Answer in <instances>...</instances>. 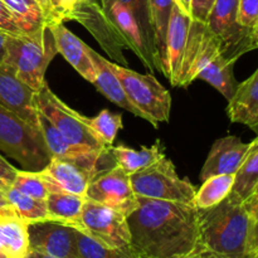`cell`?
Here are the masks:
<instances>
[{
  "label": "cell",
  "instance_id": "1",
  "mask_svg": "<svg viewBox=\"0 0 258 258\" xmlns=\"http://www.w3.org/2000/svg\"><path fill=\"white\" fill-rule=\"evenodd\" d=\"M127 217L130 247L139 258H185L199 247L194 204L138 197Z\"/></svg>",
  "mask_w": 258,
  "mask_h": 258
},
{
  "label": "cell",
  "instance_id": "2",
  "mask_svg": "<svg viewBox=\"0 0 258 258\" xmlns=\"http://www.w3.org/2000/svg\"><path fill=\"white\" fill-rule=\"evenodd\" d=\"M199 246L226 258H247L249 218L243 199L231 191L208 209H198Z\"/></svg>",
  "mask_w": 258,
  "mask_h": 258
},
{
  "label": "cell",
  "instance_id": "3",
  "mask_svg": "<svg viewBox=\"0 0 258 258\" xmlns=\"http://www.w3.org/2000/svg\"><path fill=\"white\" fill-rule=\"evenodd\" d=\"M58 53L50 24L33 34L9 35L7 39L5 64L35 92L45 83V71Z\"/></svg>",
  "mask_w": 258,
  "mask_h": 258
},
{
  "label": "cell",
  "instance_id": "4",
  "mask_svg": "<svg viewBox=\"0 0 258 258\" xmlns=\"http://www.w3.org/2000/svg\"><path fill=\"white\" fill-rule=\"evenodd\" d=\"M0 153L27 171H42L52 160L42 133L0 106Z\"/></svg>",
  "mask_w": 258,
  "mask_h": 258
},
{
  "label": "cell",
  "instance_id": "5",
  "mask_svg": "<svg viewBox=\"0 0 258 258\" xmlns=\"http://www.w3.org/2000/svg\"><path fill=\"white\" fill-rule=\"evenodd\" d=\"M128 101L146 116L154 127L170 120L171 97L169 91L151 73L141 75L127 67L110 62Z\"/></svg>",
  "mask_w": 258,
  "mask_h": 258
},
{
  "label": "cell",
  "instance_id": "6",
  "mask_svg": "<svg viewBox=\"0 0 258 258\" xmlns=\"http://www.w3.org/2000/svg\"><path fill=\"white\" fill-rule=\"evenodd\" d=\"M37 108L72 145L92 151H106L111 148L91 130L85 116L68 107L49 90L47 82L37 92Z\"/></svg>",
  "mask_w": 258,
  "mask_h": 258
},
{
  "label": "cell",
  "instance_id": "7",
  "mask_svg": "<svg viewBox=\"0 0 258 258\" xmlns=\"http://www.w3.org/2000/svg\"><path fill=\"white\" fill-rule=\"evenodd\" d=\"M130 180L136 197L194 204L196 186L178 175L174 164L166 156L130 175Z\"/></svg>",
  "mask_w": 258,
  "mask_h": 258
},
{
  "label": "cell",
  "instance_id": "8",
  "mask_svg": "<svg viewBox=\"0 0 258 258\" xmlns=\"http://www.w3.org/2000/svg\"><path fill=\"white\" fill-rule=\"evenodd\" d=\"M77 229L112 248H131V234L125 214L86 199Z\"/></svg>",
  "mask_w": 258,
  "mask_h": 258
},
{
  "label": "cell",
  "instance_id": "9",
  "mask_svg": "<svg viewBox=\"0 0 258 258\" xmlns=\"http://www.w3.org/2000/svg\"><path fill=\"white\" fill-rule=\"evenodd\" d=\"M239 0H216L207 19L212 32L223 45V54L237 60L244 53L257 49L253 32L243 28L237 20Z\"/></svg>",
  "mask_w": 258,
  "mask_h": 258
},
{
  "label": "cell",
  "instance_id": "10",
  "mask_svg": "<svg viewBox=\"0 0 258 258\" xmlns=\"http://www.w3.org/2000/svg\"><path fill=\"white\" fill-rule=\"evenodd\" d=\"M221 53L223 54L222 42L208 24L191 19L179 72L178 87H188L197 80L198 73Z\"/></svg>",
  "mask_w": 258,
  "mask_h": 258
},
{
  "label": "cell",
  "instance_id": "11",
  "mask_svg": "<svg viewBox=\"0 0 258 258\" xmlns=\"http://www.w3.org/2000/svg\"><path fill=\"white\" fill-rule=\"evenodd\" d=\"M71 20H76L86 27L100 43L102 49L113 58L117 64L127 67V60L122 52L123 49H127V45L97 0H80L71 15Z\"/></svg>",
  "mask_w": 258,
  "mask_h": 258
},
{
  "label": "cell",
  "instance_id": "12",
  "mask_svg": "<svg viewBox=\"0 0 258 258\" xmlns=\"http://www.w3.org/2000/svg\"><path fill=\"white\" fill-rule=\"evenodd\" d=\"M86 199L110 207L126 217L138 207L139 199L134 193L130 175L120 166L100 173L88 185Z\"/></svg>",
  "mask_w": 258,
  "mask_h": 258
},
{
  "label": "cell",
  "instance_id": "13",
  "mask_svg": "<svg viewBox=\"0 0 258 258\" xmlns=\"http://www.w3.org/2000/svg\"><path fill=\"white\" fill-rule=\"evenodd\" d=\"M77 229L53 221L28 224L29 252L53 258H81L76 239Z\"/></svg>",
  "mask_w": 258,
  "mask_h": 258
},
{
  "label": "cell",
  "instance_id": "14",
  "mask_svg": "<svg viewBox=\"0 0 258 258\" xmlns=\"http://www.w3.org/2000/svg\"><path fill=\"white\" fill-rule=\"evenodd\" d=\"M0 106L14 112L33 127L39 128L37 92L25 85L15 71L0 63Z\"/></svg>",
  "mask_w": 258,
  "mask_h": 258
},
{
  "label": "cell",
  "instance_id": "15",
  "mask_svg": "<svg viewBox=\"0 0 258 258\" xmlns=\"http://www.w3.org/2000/svg\"><path fill=\"white\" fill-rule=\"evenodd\" d=\"M190 23V15L184 13L174 3L170 18H169L168 28H166L165 49H164L163 59V73L166 76V78H169L171 86L174 87L178 86V77Z\"/></svg>",
  "mask_w": 258,
  "mask_h": 258
},
{
  "label": "cell",
  "instance_id": "16",
  "mask_svg": "<svg viewBox=\"0 0 258 258\" xmlns=\"http://www.w3.org/2000/svg\"><path fill=\"white\" fill-rule=\"evenodd\" d=\"M40 173L59 190L85 197L90 183L100 174V165L53 158Z\"/></svg>",
  "mask_w": 258,
  "mask_h": 258
},
{
  "label": "cell",
  "instance_id": "17",
  "mask_svg": "<svg viewBox=\"0 0 258 258\" xmlns=\"http://www.w3.org/2000/svg\"><path fill=\"white\" fill-rule=\"evenodd\" d=\"M103 10L107 13L108 18L116 27L120 37L127 45V49L133 50L151 73L158 71L153 54L149 49L145 35H144V32L141 30L136 18L134 17L133 12L118 0L112 2Z\"/></svg>",
  "mask_w": 258,
  "mask_h": 258
},
{
  "label": "cell",
  "instance_id": "18",
  "mask_svg": "<svg viewBox=\"0 0 258 258\" xmlns=\"http://www.w3.org/2000/svg\"><path fill=\"white\" fill-rule=\"evenodd\" d=\"M248 148L249 144L243 143L237 136H226L214 141L202 169V180L223 174L236 175Z\"/></svg>",
  "mask_w": 258,
  "mask_h": 258
},
{
  "label": "cell",
  "instance_id": "19",
  "mask_svg": "<svg viewBox=\"0 0 258 258\" xmlns=\"http://www.w3.org/2000/svg\"><path fill=\"white\" fill-rule=\"evenodd\" d=\"M58 53L88 82L95 81V66L90 54V47L73 34L62 22L50 24Z\"/></svg>",
  "mask_w": 258,
  "mask_h": 258
},
{
  "label": "cell",
  "instance_id": "20",
  "mask_svg": "<svg viewBox=\"0 0 258 258\" xmlns=\"http://www.w3.org/2000/svg\"><path fill=\"white\" fill-rule=\"evenodd\" d=\"M38 121H39L40 133H42L45 145H47L52 158L77 161V163L98 164L100 165L103 156L110 151V149L106 151L83 150V149L72 145V144L66 140L64 136L39 111H38Z\"/></svg>",
  "mask_w": 258,
  "mask_h": 258
},
{
  "label": "cell",
  "instance_id": "21",
  "mask_svg": "<svg viewBox=\"0 0 258 258\" xmlns=\"http://www.w3.org/2000/svg\"><path fill=\"white\" fill-rule=\"evenodd\" d=\"M227 115L232 122L258 131V68L248 80L239 83L234 96L228 101Z\"/></svg>",
  "mask_w": 258,
  "mask_h": 258
},
{
  "label": "cell",
  "instance_id": "22",
  "mask_svg": "<svg viewBox=\"0 0 258 258\" xmlns=\"http://www.w3.org/2000/svg\"><path fill=\"white\" fill-rule=\"evenodd\" d=\"M90 54L91 58H92L93 66H95V81H93V85L96 86V88L103 96H106L111 102L120 106L121 108L128 111V112L134 113L135 116H139L140 118L146 120V116L128 101L120 80L116 77L112 68L110 67V60H107L102 55L98 54L91 47Z\"/></svg>",
  "mask_w": 258,
  "mask_h": 258
},
{
  "label": "cell",
  "instance_id": "23",
  "mask_svg": "<svg viewBox=\"0 0 258 258\" xmlns=\"http://www.w3.org/2000/svg\"><path fill=\"white\" fill-rule=\"evenodd\" d=\"M110 153L116 165L120 166L127 175L149 168L165 156L160 141H156L153 146H143L140 150L125 145L111 146Z\"/></svg>",
  "mask_w": 258,
  "mask_h": 258
},
{
  "label": "cell",
  "instance_id": "24",
  "mask_svg": "<svg viewBox=\"0 0 258 258\" xmlns=\"http://www.w3.org/2000/svg\"><path fill=\"white\" fill-rule=\"evenodd\" d=\"M0 252L8 258H25L29 253L28 223L17 216H0Z\"/></svg>",
  "mask_w": 258,
  "mask_h": 258
},
{
  "label": "cell",
  "instance_id": "25",
  "mask_svg": "<svg viewBox=\"0 0 258 258\" xmlns=\"http://www.w3.org/2000/svg\"><path fill=\"white\" fill-rule=\"evenodd\" d=\"M234 63L236 60L231 59L221 53L198 73L197 80L206 81L207 83L213 86L219 93H222L224 98L229 101L234 96L239 85L234 78Z\"/></svg>",
  "mask_w": 258,
  "mask_h": 258
},
{
  "label": "cell",
  "instance_id": "26",
  "mask_svg": "<svg viewBox=\"0 0 258 258\" xmlns=\"http://www.w3.org/2000/svg\"><path fill=\"white\" fill-rule=\"evenodd\" d=\"M49 221L59 222L77 228L82 214L86 197L62 190L50 191L47 198Z\"/></svg>",
  "mask_w": 258,
  "mask_h": 258
},
{
  "label": "cell",
  "instance_id": "27",
  "mask_svg": "<svg viewBox=\"0 0 258 258\" xmlns=\"http://www.w3.org/2000/svg\"><path fill=\"white\" fill-rule=\"evenodd\" d=\"M4 3L17 20L23 34H33L47 25L59 23L54 22L37 0H4Z\"/></svg>",
  "mask_w": 258,
  "mask_h": 258
},
{
  "label": "cell",
  "instance_id": "28",
  "mask_svg": "<svg viewBox=\"0 0 258 258\" xmlns=\"http://www.w3.org/2000/svg\"><path fill=\"white\" fill-rule=\"evenodd\" d=\"M258 185V138L254 139L247 150L246 156L234 175V185L232 191L246 201L253 194Z\"/></svg>",
  "mask_w": 258,
  "mask_h": 258
},
{
  "label": "cell",
  "instance_id": "29",
  "mask_svg": "<svg viewBox=\"0 0 258 258\" xmlns=\"http://www.w3.org/2000/svg\"><path fill=\"white\" fill-rule=\"evenodd\" d=\"M234 185V174L211 176L197 190L194 206L197 209H208L217 206L231 194Z\"/></svg>",
  "mask_w": 258,
  "mask_h": 258
},
{
  "label": "cell",
  "instance_id": "30",
  "mask_svg": "<svg viewBox=\"0 0 258 258\" xmlns=\"http://www.w3.org/2000/svg\"><path fill=\"white\" fill-rule=\"evenodd\" d=\"M7 199L12 208L14 209L17 217H19L25 223H35V222L49 221L47 209V202L40 199L32 198L22 191L17 190L13 186L5 190Z\"/></svg>",
  "mask_w": 258,
  "mask_h": 258
},
{
  "label": "cell",
  "instance_id": "31",
  "mask_svg": "<svg viewBox=\"0 0 258 258\" xmlns=\"http://www.w3.org/2000/svg\"><path fill=\"white\" fill-rule=\"evenodd\" d=\"M174 0H148L149 15H150V24L154 34L156 50L161 63V72H163L164 49H165V34L168 28L169 18L173 9Z\"/></svg>",
  "mask_w": 258,
  "mask_h": 258
},
{
  "label": "cell",
  "instance_id": "32",
  "mask_svg": "<svg viewBox=\"0 0 258 258\" xmlns=\"http://www.w3.org/2000/svg\"><path fill=\"white\" fill-rule=\"evenodd\" d=\"M12 186L32 198L40 199V201H47L50 191L59 190L40 171L18 170Z\"/></svg>",
  "mask_w": 258,
  "mask_h": 258
},
{
  "label": "cell",
  "instance_id": "33",
  "mask_svg": "<svg viewBox=\"0 0 258 258\" xmlns=\"http://www.w3.org/2000/svg\"><path fill=\"white\" fill-rule=\"evenodd\" d=\"M76 239L81 258H139L131 248L107 247L91 238L80 229L76 231Z\"/></svg>",
  "mask_w": 258,
  "mask_h": 258
},
{
  "label": "cell",
  "instance_id": "34",
  "mask_svg": "<svg viewBox=\"0 0 258 258\" xmlns=\"http://www.w3.org/2000/svg\"><path fill=\"white\" fill-rule=\"evenodd\" d=\"M91 130L103 141L107 146H112L117 133L123 127L122 116L113 113L108 110H102L92 118L86 117Z\"/></svg>",
  "mask_w": 258,
  "mask_h": 258
},
{
  "label": "cell",
  "instance_id": "35",
  "mask_svg": "<svg viewBox=\"0 0 258 258\" xmlns=\"http://www.w3.org/2000/svg\"><path fill=\"white\" fill-rule=\"evenodd\" d=\"M243 203L249 218L247 258H254L258 256V196L252 194Z\"/></svg>",
  "mask_w": 258,
  "mask_h": 258
},
{
  "label": "cell",
  "instance_id": "36",
  "mask_svg": "<svg viewBox=\"0 0 258 258\" xmlns=\"http://www.w3.org/2000/svg\"><path fill=\"white\" fill-rule=\"evenodd\" d=\"M237 20L242 27L253 32L258 23V0H239Z\"/></svg>",
  "mask_w": 258,
  "mask_h": 258
},
{
  "label": "cell",
  "instance_id": "37",
  "mask_svg": "<svg viewBox=\"0 0 258 258\" xmlns=\"http://www.w3.org/2000/svg\"><path fill=\"white\" fill-rule=\"evenodd\" d=\"M50 10L57 22H68L71 20L73 10L76 9L80 0H48Z\"/></svg>",
  "mask_w": 258,
  "mask_h": 258
},
{
  "label": "cell",
  "instance_id": "38",
  "mask_svg": "<svg viewBox=\"0 0 258 258\" xmlns=\"http://www.w3.org/2000/svg\"><path fill=\"white\" fill-rule=\"evenodd\" d=\"M0 30L10 35H23L17 20L14 19L4 0H0Z\"/></svg>",
  "mask_w": 258,
  "mask_h": 258
},
{
  "label": "cell",
  "instance_id": "39",
  "mask_svg": "<svg viewBox=\"0 0 258 258\" xmlns=\"http://www.w3.org/2000/svg\"><path fill=\"white\" fill-rule=\"evenodd\" d=\"M214 2L216 0H191L190 14H189L191 19L207 23Z\"/></svg>",
  "mask_w": 258,
  "mask_h": 258
},
{
  "label": "cell",
  "instance_id": "40",
  "mask_svg": "<svg viewBox=\"0 0 258 258\" xmlns=\"http://www.w3.org/2000/svg\"><path fill=\"white\" fill-rule=\"evenodd\" d=\"M18 169H15L12 164L8 163L2 155H0V189L7 190L12 186L15 176H17Z\"/></svg>",
  "mask_w": 258,
  "mask_h": 258
},
{
  "label": "cell",
  "instance_id": "41",
  "mask_svg": "<svg viewBox=\"0 0 258 258\" xmlns=\"http://www.w3.org/2000/svg\"><path fill=\"white\" fill-rule=\"evenodd\" d=\"M185 258H226L221 254L216 253V252H212L209 249L203 248V247L199 246L196 251L191 252L190 254H188Z\"/></svg>",
  "mask_w": 258,
  "mask_h": 258
},
{
  "label": "cell",
  "instance_id": "42",
  "mask_svg": "<svg viewBox=\"0 0 258 258\" xmlns=\"http://www.w3.org/2000/svg\"><path fill=\"white\" fill-rule=\"evenodd\" d=\"M10 34L0 30V63L4 62L7 54V39Z\"/></svg>",
  "mask_w": 258,
  "mask_h": 258
},
{
  "label": "cell",
  "instance_id": "43",
  "mask_svg": "<svg viewBox=\"0 0 258 258\" xmlns=\"http://www.w3.org/2000/svg\"><path fill=\"white\" fill-rule=\"evenodd\" d=\"M175 4L183 10L186 14H190V7H191V0H174Z\"/></svg>",
  "mask_w": 258,
  "mask_h": 258
},
{
  "label": "cell",
  "instance_id": "44",
  "mask_svg": "<svg viewBox=\"0 0 258 258\" xmlns=\"http://www.w3.org/2000/svg\"><path fill=\"white\" fill-rule=\"evenodd\" d=\"M0 216H17L12 206H0Z\"/></svg>",
  "mask_w": 258,
  "mask_h": 258
},
{
  "label": "cell",
  "instance_id": "45",
  "mask_svg": "<svg viewBox=\"0 0 258 258\" xmlns=\"http://www.w3.org/2000/svg\"><path fill=\"white\" fill-rule=\"evenodd\" d=\"M38 3H39L40 5H42V8L43 9L45 10V12L48 13V14L50 15V18H52L53 20H54V22H57V20L54 19V17H53V14H52V10H50V7H49V3H48V0H37Z\"/></svg>",
  "mask_w": 258,
  "mask_h": 258
},
{
  "label": "cell",
  "instance_id": "46",
  "mask_svg": "<svg viewBox=\"0 0 258 258\" xmlns=\"http://www.w3.org/2000/svg\"><path fill=\"white\" fill-rule=\"evenodd\" d=\"M0 206H10L9 202H8L7 199L5 190H2V189H0Z\"/></svg>",
  "mask_w": 258,
  "mask_h": 258
},
{
  "label": "cell",
  "instance_id": "47",
  "mask_svg": "<svg viewBox=\"0 0 258 258\" xmlns=\"http://www.w3.org/2000/svg\"><path fill=\"white\" fill-rule=\"evenodd\" d=\"M25 258H53V257L45 256V254L37 253V252H29V253H28V256Z\"/></svg>",
  "mask_w": 258,
  "mask_h": 258
},
{
  "label": "cell",
  "instance_id": "48",
  "mask_svg": "<svg viewBox=\"0 0 258 258\" xmlns=\"http://www.w3.org/2000/svg\"><path fill=\"white\" fill-rule=\"evenodd\" d=\"M253 40H254V44H256V48H258V23L253 29Z\"/></svg>",
  "mask_w": 258,
  "mask_h": 258
},
{
  "label": "cell",
  "instance_id": "49",
  "mask_svg": "<svg viewBox=\"0 0 258 258\" xmlns=\"http://www.w3.org/2000/svg\"><path fill=\"white\" fill-rule=\"evenodd\" d=\"M253 194H256V196H258V185L256 186V189H254V191H253Z\"/></svg>",
  "mask_w": 258,
  "mask_h": 258
},
{
  "label": "cell",
  "instance_id": "50",
  "mask_svg": "<svg viewBox=\"0 0 258 258\" xmlns=\"http://www.w3.org/2000/svg\"><path fill=\"white\" fill-rule=\"evenodd\" d=\"M0 258H8L7 256H5L4 253H2V252H0Z\"/></svg>",
  "mask_w": 258,
  "mask_h": 258
},
{
  "label": "cell",
  "instance_id": "51",
  "mask_svg": "<svg viewBox=\"0 0 258 258\" xmlns=\"http://www.w3.org/2000/svg\"><path fill=\"white\" fill-rule=\"evenodd\" d=\"M254 258H258V256H257V257H254Z\"/></svg>",
  "mask_w": 258,
  "mask_h": 258
},
{
  "label": "cell",
  "instance_id": "52",
  "mask_svg": "<svg viewBox=\"0 0 258 258\" xmlns=\"http://www.w3.org/2000/svg\"><path fill=\"white\" fill-rule=\"evenodd\" d=\"M256 257H257V256H256Z\"/></svg>",
  "mask_w": 258,
  "mask_h": 258
}]
</instances>
